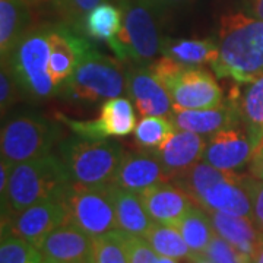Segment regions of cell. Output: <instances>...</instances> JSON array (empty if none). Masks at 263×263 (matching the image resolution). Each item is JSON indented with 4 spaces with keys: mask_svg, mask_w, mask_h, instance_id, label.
Here are the masks:
<instances>
[{
    "mask_svg": "<svg viewBox=\"0 0 263 263\" xmlns=\"http://www.w3.org/2000/svg\"><path fill=\"white\" fill-rule=\"evenodd\" d=\"M95 263H129L126 233L113 230L95 237Z\"/></svg>",
    "mask_w": 263,
    "mask_h": 263,
    "instance_id": "cell-32",
    "label": "cell"
},
{
    "mask_svg": "<svg viewBox=\"0 0 263 263\" xmlns=\"http://www.w3.org/2000/svg\"><path fill=\"white\" fill-rule=\"evenodd\" d=\"M60 119L73 130L76 136L91 139L127 136L136 127V116L130 100L122 97L107 100L101 107L100 116L94 120H72L65 116H60Z\"/></svg>",
    "mask_w": 263,
    "mask_h": 263,
    "instance_id": "cell-11",
    "label": "cell"
},
{
    "mask_svg": "<svg viewBox=\"0 0 263 263\" xmlns=\"http://www.w3.org/2000/svg\"><path fill=\"white\" fill-rule=\"evenodd\" d=\"M152 73L168 91L174 110H202L224 103L222 89L211 72L162 56L149 63Z\"/></svg>",
    "mask_w": 263,
    "mask_h": 263,
    "instance_id": "cell-4",
    "label": "cell"
},
{
    "mask_svg": "<svg viewBox=\"0 0 263 263\" xmlns=\"http://www.w3.org/2000/svg\"><path fill=\"white\" fill-rule=\"evenodd\" d=\"M157 263H179L177 259H173V257H165V256H158V260Z\"/></svg>",
    "mask_w": 263,
    "mask_h": 263,
    "instance_id": "cell-41",
    "label": "cell"
},
{
    "mask_svg": "<svg viewBox=\"0 0 263 263\" xmlns=\"http://www.w3.org/2000/svg\"><path fill=\"white\" fill-rule=\"evenodd\" d=\"M250 174L256 179L263 180V142L254 149L253 157L250 161Z\"/></svg>",
    "mask_w": 263,
    "mask_h": 263,
    "instance_id": "cell-38",
    "label": "cell"
},
{
    "mask_svg": "<svg viewBox=\"0 0 263 263\" xmlns=\"http://www.w3.org/2000/svg\"><path fill=\"white\" fill-rule=\"evenodd\" d=\"M18 79L15 73L12 72L10 66L6 62H2V72H0V108L2 116L9 110L19 98Z\"/></svg>",
    "mask_w": 263,
    "mask_h": 263,
    "instance_id": "cell-35",
    "label": "cell"
},
{
    "mask_svg": "<svg viewBox=\"0 0 263 263\" xmlns=\"http://www.w3.org/2000/svg\"><path fill=\"white\" fill-rule=\"evenodd\" d=\"M238 127H230L211 135L202 160L227 171H237L250 164L254 148L247 132Z\"/></svg>",
    "mask_w": 263,
    "mask_h": 263,
    "instance_id": "cell-14",
    "label": "cell"
},
{
    "mask_svg": "<svg viewBox=\"0 0 263 263\" xmlns=\"http://www.w3.org/2000/svg\"><path fill=\"white\" fill-rule=\"evenodd\" d=\"M160 8H168V6H180L183 3H187L190 0H154Z\"/></svg>",
    "mask_w": 263,
    "mask_h": 263,
    "instance_id": "cell-40",
    "label": "cell"
},
{
    "mask_svg": "<svg viewBox=\"0 0 263 263\" xmlns=\"http://www.w3.org/2000/svg\"><path fill=\"white\" fill-rule=\"evenodd\" d=\"M143 238L149 243L158 256L173 257L177 260H187L189 263L196 260L197 254L190 250V247L176 227L154 222Z\"/></svg>",
    "mask_w": 263,
    "mask_h": 263,
    "instance_id": "cell-28",
    "label": "cell"
},
{
    "mask_svg": "<svg viewBox=\"0 0 263 263\" xmlns=\"http://www.w3.org/2000/svg\"><path fill=\"white\" fill-rule=\"evenodd\" d=\"M126 91L143 116H171L173 101L168 91L152 73L149 66H130L126 70Z\"/></svg>",
    "mask_w": 263,
    "mask_h": 263,
    "instance_id": "cell-12",
    "label": "cell"
},
{
    "mask_svg": "<svg viewBox=\"0 0 263 263\" xmlns=\"http://www.w3.org/2000/svg\"><path fill=\"white\" fill-rule=\"evenodd\" d=\"M170 117L177 129L209 136L224 129L241 126L237 108L230 100L211 108L174 110Z\"/></svg>",
    "mask_w": 263,
    "mask_h": 263,
    "instance_id": "cell-19",
    "label": "cell"
},
{
    "mask_svg": "<svg viewBox=\"0 0 263 263\" xmlns=\"http://www.w3.org/2000/svg\"><path fill=\"white\" fill-rule=\"evenodd\" d=\"M162 56L186 66L214 65L219 56L218 43L212 38L205 40H165L161 48Z\"/></svg>",
    "mask_w": 263,
    "mask_h": 263,
    "instance_id": "cell-25",
    "label": "cell"
},
{
    "mask_svg": "<svg viewBox=\"0 0 263 263\" xmlns=\"http://www.w3.org/2000/svg\"><path fill=\"white\" fill-rule=\"evenodd\" d=\"M164 181L170 180L160 161L152 152L146 149L141 152L124 151L113 184L135 193H141L142 190Z\"/></svg>",
    "mask_w": 263,
    "mask_h": 263,
    "instance_id": "cell-16",
    "label": "cell"
},
{
    "mask_svg": "<svg viewBox=\"0 0 263 263\" xmlns=\"http://www.w3.org/2000/svg\"><path fill=\"white\" fill-rule=\"evenodd\" d=\"M126 72L122 60L98 53L86 44L81 53L75 73L66 84V91L75 100L101 101L123 94Z\"/></svg>",
    "mask_w": 263,
    "mask_h": 263,
    "instance_id": "cell-6",
    "label": "cell"
},
{
    "mask_svg": "<svg viewBox=\"0 0 263 263\" xmlns=\"http://www.w3.org/2000/svg\"><path fill=\"white\" fill-rule=\"evenodd\" d=\"M127 254L129 263H157L158 254L151 247V245L139 235H132L126 233Z\"/></svg>",
    "mask_w": 263,
    "mask_h": 263,
    "instance_id": "cell-36",
    "label": "cell"
},
{
    "mask_svg": "<svg viewBox=\"0 0 263 263\" xmlns=\"http://www.w3.org/2000/svg\"><path fill=\"white\" fill-rule=\"evenodd\" d=\"M219 56L212 69L219 78L249 84L263 76V21L243 12L221 16Z\"/></svg>",
    "mask_w": 263,
    "mask_h": 263,
    "instance_id": "cell-1",
    "label": "cell"
},
{
    "mask_svg": "<svg viewBox=\"0 0 263 263\" xmlns=\"http://www.w3.org/2000/svg\"><path fill=\"white\" fill-rule=\"evenodd\" d=\"M206 141L202 138V135L177 129L161 146L151 152L160 161L171 181L183 170L202 160Z\"/></svg>",
    "mask_w": 263,
    "mask_h": 263,
    "instance_id": "cell-17",
    "label": "cell"
},
{
    "mask_svg": "<svg viewBox=\"0 0 263 263\" xmlns=\"http://www.w3.org/2000/svg\"><path fill=\"white\" fill-rule=\"evenodd\" d=\"M73 181L60 157L48 154L12 167L2 195V219L47 199H63Z\"/></svg>",
    "mask_w": 263,
    "mask_h": 263,
    "instance_id": "cell-2",
    "label": "cell"
},
{
    "mask_svg": "<svg viewBox=\"0 0 263 263\" xmlns=\"http://www.w3.org/2000/svg\"><path fill=\"white\" fill-rule=\"evenodd\" d=\"M196 205L208 212L218 211L252 218V200L245 186L243 176L240 174H234L231 179L219 181L206 189Z\"/></svg>",
    "mask_w": 263,
    "mask_h": 263,
    "instance_id": "cell-22",
    "label": "cell"
},
{
    "mask_svg": "<svg viewBox=\"0 0 263 263\" xmlns=\"http://www.w3.org/2000/svg\"><path fill=\"white\" fill-rule=\"evenodd\" d=\"M245 186L252 200V219L263 231V180L254 176H243Z\"/></svg>",
    "mask_w": 263,
    "mask_h": 263,
    "instance_id": "cell-37",
    "label": "cell"
},
{
    "mask_svg": "<svg viewBox=\"0 0 263 263\" xmlns=\"http://www.w3.org/2000/svg\"><path fill=\"white\" fill-rule=\"evenodd\" d=\"M59 152L73 183L104 186L114 181L124 149L117 142L76 136L63 142Z\"/></svg>",
    "mask_w": 263,
    "mask_h": 263,
    "instance_id": "cell-5",
    "label": "cell"
},
{
    "mask_svg": "<svg viewBox=\"0 0 263 263\" xmlns=\"http://www.w3.org/2000/svg\"><path fill=\"white\" fill-rule=\"evenodd\" d=\"M120 9L123 27L108 46L122 62L152 63L164 43L158 22L162 8L154 0H120Z\"/></svg>",
    "mask_w": 263,
    "mask_h": 263,
    "instance_id": "cell-3",
    "label": "cell"
},
{
    "mask_svg": "<svg viewBox=\"0 0 263 263\" xmlns=\"http://www.w3.org/2000/svg\"><path fill=\"white\" fill-rule=\"evenodd\" d=\"M235 171H227L219 170L211 165L206 161H197L189 168L183 170L179 173L171 183H174L177 187H180L184 193H187L192 197V200L197 203V200L203 195V192L214 186L219 181H224L227 179H231Z\"/></svg>",
    "mask_w": 263,
    "mask_h": 263,
    "instance_id": "cell-26",
    "label": "cell"
},
{
    "mask_svg": "<svg viewBox=\"0 0 263 263\" xmlns=\"http://www.w3.org/2000/svg\"><path fill=\"white\" fill-rule=\"evenodd\" d=\"M148 215L154 222L176 226L193 205H196L187 193H184L171 181H164L138 193Z\"/></svg>",
    "mask_w": 263,
    "mask_h": 263,
    "instance_id": "cell-15",
    "label": "cell"
},
{
    "mask_svg": "<svg viewBox=\"0 0 263 263\" xmlns=\"http://www.w3.org/2000/svg\"><path fill=\"white\" fill-rule=\"evenodd\" d=\"M253 263H263V245H262V247H260V250H259L257 256L254 257Z\"/></svg>",
    "mask_w": 263,
    "mask_h": 263,
    "instance_id": "cell-42",
    "label": "cell"
},
{
    "mask_svg": "<svg viewBox=\"0 0 263 263\" xmlns=\"http://www.w3.org/2000/svg\"><path fill=\"white\" fill-rule=\"evenodd\" d=\"M5 62L16 76L21 89L31 98L47 100L57 91L48 70V31H28Z\"/></svg>",
    "mask_w": 263,
    "mask_h": 263,
    "instance_id": "cell-7",
    "label": "cell"
},
{
    "mask_svg": "<svg viewBox=\"0 0 263 263\" xmlns=\"http://www.w3.org/2000/svg\"><path fill=\"white\" fill-rule=\"evenodd\" d=\"M110 186L72 183L63 197L67 208V222L75 224L94 238L117 230Z\"/></svg>",
    "mask_w": 263,
    "mask_h": 263,
    "instance_id": "cell-9",
    "label": "cell"
},
{
    "mask_svg": "<svg viewBox=\"0 0 263 263\" xmlns=\"http://www.w3.org/2000/svg\"><path fill=\"white\" fill-rule=\"evenodd\" d=\"M192 263H214V262L208 260V259H205V257H202V256H197L196 260H195V262H192Z\"/></svg>",
    "mask_w": 263,
    "mask_h": 263,
    "instance_id": "cell-43",
    "label": "cell"
},
{
    "mask_svg": "<svg viewBox=\"0 0 263 263\" xmlns=\"http://www.w3.org/2000/svg\"><path fill=\"white\" fill-rule=\"evenodd\" d=\"M209 216L216 234L254 260L263 245V231L254 224L252 218L218 211L209 212Z\"/></svg>",
    "mask_w": 263,
    "mask_h": 263,
    "instance_id": "cell-20",
    "label": "cell"
},
{
    "mask_svg": "<svg viewBox=\"0 0 263 263\" xmlns=\"http://www.w3.org/2000/svg\"><path fill=\"white\" fill-rule=\"evenodd\" d=\"M50 62L48 70L57 89L69 82L75 73L79 57L88 41L66 28L48 31Z\"/></svg>",
    "mask_w": 263,
    "mask_h": 263,
    "instance_id": "cell-18",
    "label": "cell"
},
{
    "mask_svg": "<svg viewBox=\"0 0 263 263\" xmlns=\"http://www.w3.org/2000/svg\"><path fill=\"white\" fill-rule=\"evenodd\" d=\"M44 263H95L94 237L72 222L56 228L40 246Z\"/></svg>",
    "mask_w": 263,
    "mask_h": 263,
    "instance_id": "cell-13",
    "label": "cell"
},
{
    "mask_svg": "<svg viewBox=\"0 0 263 263\" xmlns=\"http://www.w3.org/2000/svg\"><path fill=\"white\" fill-rule=\"evenodd\" d=\"M0 263H44V257L40 249L29 241L8 231H2Z\"/></svg>",
    "mask_w": 263,
    "mask_h": 263,
    "instance_id": "cell-31",
    "label": "cell"
},
{
    "mask_svg": "<svg viewBox=\"0 0 263 263\" xmlns=\"http://www.w3.org/2000/svg\"><path fill=\"white\" fill-rule=\"evenodd\" d=\"M202 257L214 263H253L249 256L238 252L234 246L216 233L202 253Z\"/></svg>",
    "mask_w": 263,
    "mask_h": 263,
    "instance_id": "cell-33",
    "label": "cell"
},
{
    "mask_svg": "<svg viewBox=\"0 0 263 263\" xmlns=\"http://www.w3.org/2000/svg\"><path fill=\"white\" fill-rule=\"evenodd\" d=\"M123 27V12L120 6L103 2L95 6L84 19L82 28L88 37L110 43Z\"/></svg>",
    "mask_w": 263,
    "mask_h": 263,
    "instance_id": "cell-29",
    "label": "cell"
},
{
    "mask_svg": "<svg viewBox=\"0 0 263 263\" xmlns=\"http://www.w3.org/2000/svg\"><path fill=\"white\" fill-rule=\"evenodd\" d=\"M176 228L183 235L190 250L197 256H202L208 245L215 235V230L212 226L209 212L199 205H193L187 211V214L176 224Z\"/></svg>",
    "mask_w": 263,
    "mask_h": 263,
    "instance_id": "cell-27",
    "label": "cell"
},
{
    "mask_svg": "<svg viewBox=\"0 0 263 263\" xmlns=\"http://www.w3.org/2000/svg\"><path fill=\"white\" fill-rule=\"evenodd\" d=\"M111 197H113L114 211L117 230L132 235L145 237L154 224L152 218L148 215L138 193L119 187L111 183Z\"/></svg>",
    "mask_w": 263,
    "mask_h": 263,
    "instance_id": "cell-23",
    "label": "cell"
},
{
    "mask_svg": "<svg viewBox=\"0 0 263 263\" xmlns=\"http://www.w3.org/2000/svg\"><path fill=\"white\" fill-rule=\"evenodd\" d=\"M59 13L75 28H82L85 16L104 0H54Z\"/></svg>",
    "mask_w": 263,
    "mask_h": 263,
    "instance_id": "cell-34",
    "label": "cell"
},
{
    "mask_svg": "<svg viewBox=\"0 0 263 263\" xmlns=\"http://www.w3.org/2000/svg\"><path fill=\"white\" fill-rule=\"evenodd\" d=\"M238 85L233 86L228 100L235 105L240 123L256 149L263 142V76L245 86Z\"/></svg>",
    "mask_w": 263,
    "mask_h": 263,
    "instance_id": "cell-21",
    "label": "cell"
},
{
    "mask_svg": "<svg viewBox=\"0 0 263 263\" xmlns=\"http://www.w3.org/2000/svg\"><path fill=\"white\" fill-rule=\"evenodd\" d=\"M177 130L168 116H143L135 127V141L142 149L154 151Z\"/></svg>",
    "mask_w": 263,
    "mask_h": 263,
    "instance_id": "cell-30",
    "label": "cell"
},
{
    "mask_svg": "<svg viewBox=\"0 0 263 263\" xmlns=\"http://www.w3.org/2000/svg\"><path fill=\"white\" fill-rule=\"evenodd\" d=\"M59 129L37 114H21L2 127V160L12 165L37 160L50 154Z\"/></svg>",
    "mask_w": 263,
    "mask_h": 263,
    "instance_id": "cell-8",
    "label": "cell"
},
{
    "mask_svg": "<svg viewBox=\"0 0 263 263\" xmlns=\"http://www.w3.org/2000/svg\"><path fill=\"white\" fill-rule=\"evenodd\" d=\"M250 12L253 13L254 18H259L263 21V0H249Z\"/></svg>",
    "mask_w": 263,
    "mask_h": 263,
    "instance_id": "cell-39",
    "label": "cell"
},
{
    "mask_svg": "<svg viewBox=\"0 0 263 263\" xmlns=\"http://www.w3.org/2000/svg\"><path fill=\"white\" fill-rule=\"evenodd\" d=\"M29 8L27 0H0V53L5 62L19 40L28 32Z\"/></svg>",
    "mask_w": 263,
    "mask_h": 263,
    "instance_id": "cell-24",
    "label": "cell"
},
{
    "mask_svg": "<svg viewBox=\"0 0 263 263\" xmlns=\"http://www.w3.org/2000/svg\"><path fill=\"white\" fill-rule=\"evenodd\" d=\"M67 222V208L63 199H47L25 208L10 218L2 219V231L18 235L40 249L56 228Z\"/></svg>",
    "mask_w": 263,
    "mask_h": 263,
    "instance_id": "cell-10",
    "label": "cell"
}]
</instances>
